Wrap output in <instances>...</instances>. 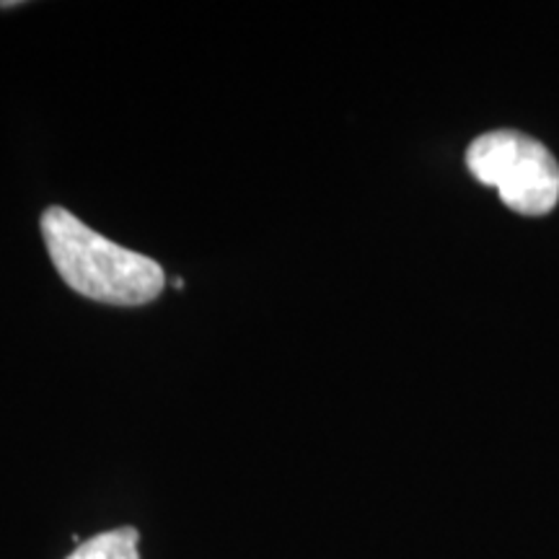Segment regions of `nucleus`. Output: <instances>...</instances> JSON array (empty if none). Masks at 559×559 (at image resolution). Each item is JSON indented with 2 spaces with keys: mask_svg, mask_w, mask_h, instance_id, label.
<instances>
[{
  "mask_svg": "<svg viewBox=\"0 0 559 559\" xmlns=\"http://www.w3.org/2000/svg\"><path fill=\"white\" fill-rule=\"evenodd\" d=\"M41 236L60 277L96 304L143 306L164 290L166 275L156 260L104 239L66 207L45 210Z\"/></svg>",
  "mask_w": 559,
  "mask_h": 559,
  "instance_id": "obj_1",
  "label": "nucleus"
},
{
  "mask_svg": "<svg viewBox=\"0 0 559 559\" xmlns=\"http://www.w3.org/2000/svg\"><path fill=\"white\" fill-rule=\"evenodd\" d=\"M138 542V528L124 526L104 531V534L94 536V539L79 544L68 559H140Z\"/></svg>",
  "mask_w": 559,
  "mask_h": 559,
  "instance_id": "obj_3",
  "label": "nucleus"
},
{
  "mask_svg": "<svg viewBox=\"0 0 559 559\" xmlns=\"http://www.w3.org/2000/svg\"><path fill=\"white\" fill-rule=\"evenodd\" d=\"M466 166L481 185L521 215H547L559 202V164L539 140L515 130L479 135L466 151Z\"/></svg>",
  "mask_w": 559,
  "mask_h": 559,
  "instance_id": "obj_2",
  "label": "nucleus"
}]
</instances>
